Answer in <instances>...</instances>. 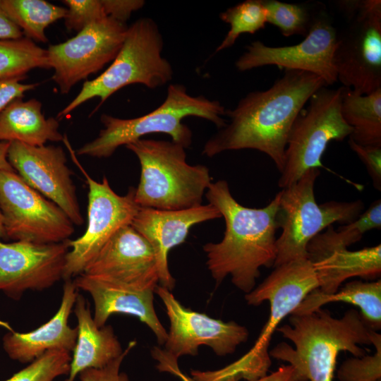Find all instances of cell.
Returning a JSON list of instances; mask_svg holds the SVG:
<instances>
[{
  "label": "cell",
  "instance_id": "14",
  "mask_svg": "<svg viewBox=\"0 0 381 381\" xmlns=\"http://www.w3.org/2000/svg\"><path fill=\"white\" fill-rule=\"evenodd\" d=\"M126 23L111 17L92 23L73 37L47 49L53 80L61 94L112 61L126 38Z\"/></svg>",
  "mask_w": 381,
  "mask_h": 381
},
{
  "label": "cell",
  "instance_id": "43",
  "mask_svg": "<svg viewBox=\"0 0 381 381\" xmlns=\"http://www.w3.org/2000/svg\"><path fill=\"white\" fill-rule=\"evenodd\" d=\"M5 236L3 217L0 210V238Z\"/></svg>",
  "mask_w": 381,
  "mask_h": 381
},
{
  "label": "cell",
  "instance_id": "26",
  "mask_svg": "<svg viewBox=\"0 0 381 381\" xmlns=\"http://www.w3.org/2000/svg\"><path fill=\"white\" fill-rule=\"evenodd\" d=\"M342 87L341 114L352 128L349 138L359 145L381 146V88L360 95Z\"/></svg>",
  "mask_w": 381,
  "mask_h": 381
},
{
  "label": "cell",
  "instance_id": "40",
  "mask_svg": "<svg viewBox=\"0 0 381 381\" xmlns=\"http://www.w3.org/2000/svg\"><path fill=\"white\" fill-rule=\"evenodd\" d=\"M250 381H306L291 365H284L270 375Z\"/></svg>",
  "mask_w": 381,
  "mask_h": 381
},
{
  "label": "cell",
  "instance_id": "24",
  "mask_svg": "<svg viewBox=\"0 0 381 381\" xmlns=\"http://www.w3.org/2000/svg\"><path fill=\"white\" fill-rule=\"evenodd\" d=\"M59 127L56 119L45 118L40 101L18 98L0 114V142L18 141L33 146L59 142L64 138Z\"/></svg>",
  "mask_w": 381,
  "mask_h": 381
},
{
  "label": "cell",
  "instance_id": "31",
  "mask_svg": "<svg viewBox=\"0 0 381 381\" xmlns=\"http://www.w3.org/2000/svg\"><path fill=\"white\" fill-rule=\"evenodd\" d=\"M267 10V23L279 29L284 37L306 35L313 23L318 3L290 4L277 0H262Z\"/></svg>",
  "mask_w": 381,
  "mask_h": 381
},
{
  "label": "cell",
  "instance_id": "28",
  "mask_svg": "<svg viewBox=\"0 0 381 381\" xmlns=\"http://www.w3.org/2000/svg\"><path fill=\"white\" fill-rule=\"evenodd\" d=\"M9 18L21 30L25 37L46 43V28L64 18L67 8L44 0H0Z\"/></svg>",
  "mask_w": 381,
  "mask_h": 381
},
{
  "label": "cell",
  "instance_id": "20",
  "mask_svg": "<svg viewBox=\"0 0 381 381\" xmlns=\"http://www.w3.org/2000/svg\"><path fill=\"white\" fill-rule=\"evenodd\" d=\"M76 288L90 294L95 306L94 321L98 327L104 326L114 313L138 318L155 334L159 345H164L167 332L154 308L153 290H138L117 285L80 274L73 281Z\"/></svg>",
  "mask_w": 381,
  "mask_h": 381
},
{
  "label": "cell",
  "instance_id": "27",
  "mask_svg": "<svg viewBox=\"0 0 381 381\" xmlns=\"http://www.w3.org/2000/svg\"><path fill=\"white\" fill-rule=\"evenodd\" d=\"M381 228L380 199L372 203L356 220L334 230L332 226L315 236L307 247V259L313 262L327 253L348 247L359 241L363 234Z\"/></svg>",
  "mask_w": 381,
  "mask_h": 381
},
{
  "label": "cell",
  "instance_id": "33",
  "mask_svg": "<svg viewBox=\"0 0 381 381\" xmlns=\"http://www.w3.org/2000/svg\"><path fill=\"white\" fill-rule=\"evenodd\" d=\"M372 345L373 355L351 357L345 360L337 373L340 381H379L381 380V335L373 332Z\"/></svg>",
  "mask_w": 381,
  "mask_h": 381
},
{
  "label": "cell",
  "instance_id": "22",
  "mask_svg": "<svg viewBox=\"0 0 381 381\" xmlns=\"http://www.w3.org/2000/svg\"><path fill=\"white\" fill-rule=\"evenodd\" d=\"M74 306L78 335L65 381H74L84 370L104 367L123 351L111 326L96 325L83 296L78 295Z\"/></svg>",
  "mask_w": 381,
  "mask_h": 381
},
{
  "label": "cell",
  "instance_id": "6",
  "mask_svg": "<svg viewBox=\"0 0 381 381\" xmlns=\"http://www.w3.org/2000/svg\"><path fill=\"white\" fill-rule=\"evenodd\" d=\"M138 157L140 177L135 201L141 207L179 210L202 205L211 183L207 167L190 165L186 147L174 141L139 139L126 145Z\"/></svg>",
  "mask_w": 381,
  "mask_h": 381
},
{
  "label": "cell",
  "instance_id": "30",
  "mask_svg": "<svg viewBox=\"0 0 381 381\" xmlns=\"http://www.w3.org/2000/svg\"><path fill=\"white\" fill-rule=\"evenodd\" d=\"M219 18L229 25L230 29L216 52L232 47L241 34H254L265 28L267 10L262 0H246L227 8Z\"/></svg>",
  "mask_w": 381,
  "mask_h": 381
},
{
  "label": "cell",
  "instance_id": "25",
  "mask_svg": "<svg viewBox=\"0 0 381 381\" xmlns=\"http://www.w3.org/2000/svg\"><path fill=\"white\" fill-rule=\"evenodd\" d=\"M343 302L356 306L367 325L376 331L381 328V281L347 282L332 294L316 289L309 293L291 314L314 312L327 303Z\"/></svg>",
  "mask_w": 381,
  "mask_h": 381
},
{
  "label": "cell",
  "instance_id": "15",
  "mask_svg": "<svg viewBox=\"0 0 381 381\" xmlns=\"http://www.w3.org/2000/svg\"><path fill=\"white\" fill-rule=\"evenodd\" d=\"M155 292L162 301L170 321L164 350L176 358L198 355V348L202 345L210 347L217 356H226L248 340L249 332L246 327L187 308L160 285Z\"/></svg>",
  "mask_w": 381,
  "mask_h": 381
},
{
  "label": "cell",
  "instance_id": "17",
  "mask_svg": "<svg viewBox=\"0 0 381 381\" xmlns=\"http://www.w3.org/2000/svg\"><path fill=\"white\" fill-rule=\"evenodd\" d=\"M82 274L138 290L155 291L159 282L152 246L131 224L110 238Z\"/></svg>",
  "mask_w": 381,
  "mask_h": 381
},
{
  "label": "cell",
  "instance_id": "13",
  "mask_svg": "<svg viewBox=\"0 0 381 381\" xmlns=\"http://www.w3.org/2000/svg\"><path fill=\"white\" fill-rule=\"evenodd\" d=\"M88 186L87 226L78 238L70 241L63 279L82 274L105 243L121 227L131 224L140 209L135 201V188L124 195L116 194L106 176L97 182L74 158Z\"/></svg>",
  "mask_w": 381,
  "mask_h": 381
},
{
  "label": "cell",
  "instance_id": "3",
  "mask_svg": "<svg viewBox=\"0 0 381 381\" xmlns=\"http://www.w3.org/2000/svg\"><path fill=\"white\" fill-rule=\"evenodd\" d=\"M289 324L277 331L293 343L281 342L270 356L288 362L306 381H333L337 358L341 351L353 356L365 355L359 345H372V329L360 313L351 309L340 318L320 308L306 314H291Z\"/></svg>",
  "mask_w": 381,
  "mask_h": 381
},
{
  "label": "cell",
  "instance_id": "44",
  "mask_svg": "<svg viewBox=\"0 0 381 381\" xmlns=\"http://www.w3.org/2000/svg\"><path fill=\"white\" fill-rule=\"evenodd\" d=\"M379 381H381V380H379Z\"/></svg>",
  "mask_w": 381,
  "mask_h": 381
},
{
  "label": "cell",
  "instance_id": "5",
  "mask_svg": "<svg viewBox=\"0 0 381 381\" xmlns=\"http://www.w3.org/2000/svg\"><path fill=\"white\" fill-rule=\"evenodd\" d=\"M226 109L219 101L202 95L192 96L183 85L170 84L164 102L148 114L128 119L103 114L100 120L104 128L95 140L83 145L76 153L91 157H109L120 146L152 133L167 134L172 141L187 148L192 143L193 134L183 123V119H204L219 129L226 123L223 118Z\"/></svg>",
  "mask_w": 381,
  "mask_h": 381
},
{
  "label": "cell",
  "instance_id": "29",
  "mask_svg": "<svg viewBox=\"0 0 381 381\" xmlns=\"http://www.w3.org/2000/svg\"><path fill=\"white\" fill-rule=\"evenodd\" d=\"M50 68L47 49L26 37L0 40V80L25 77L32 69Z\"/></svg>",
  "mask_w": 381,
  "mask_h": 381
},
{
  "label": "cell",
  "instance_id": "42",
  "mask_svg": "<svg viewBox=\"0 0 381 381\" xmlns=\"http://www.w3.org/2000/svg\"><path fill=\"white\" fill-rule=\"evenodd\" d=\"M9 145L10 142H0V170L6 171H16L11 167L7 159V154Z\"/></svg>",
  "mask_w": 381,
  "mask_h": 381
},
{
  "label": "cell",
  "instance_id": "8",
  "mask_svg": "<svg viewBox=\"0 0 381 381\" xmlns=\"http://www.w3.org/2000/svg\"><path fill=\"white\" fill-rule=\"evenodd\" d=\"M318 169L306 171L295 183L280 190L277 214L282 233L277 238V255L273 267L307 258L309 242L335 222L348 224L363 210L362 200L316 202L314 186Z\"/></svg>",
  "mask_w": 381,
  "mask_h": 381
},
{
  "label": "cell",
  "instance_id": "21",
  "mask_svg": "<svg viewBox=\"0 0 381 381\" xmlns=\"http://www.w3.org/2000/svg\"><path fill=\"white\" fill-rule=\"evenodd\" d=\"M78 289L73 282L66 280L60 307L46 323L31 332L12 331L3 338V347L13 360L31 363L47 351H73L77 340V327L72 328L68 318L77 298Z\"/></svg>",
  "mask_w": 381,
  "mask_h": 381
},
{
  "label": "cell",
  "instance_id": "10",
  "mask_svg": "<svg viewBox=\"0 0 381 381\" xmlns=\"http://www.w3.org/2000/svg\"><path fill=\"white\" fill-rule=\"evenodd\" d=\"M342 88L322 87L298 114L288 136L279 187L290 186L308 170L322 167L321 159L329 142L351 134L341 114Z\"/></svg>",
  "mask_w": 381,
  "mask_h": 381
},
{
  "label": "cell",
  "instance_id": "12",
  "mask_svg": "<svg viewBox=\"0 0 381 381\" xmlns=\"http://www.w3.org/2000/svg\"><path fill=\"white\" fill-rule=\"evenodd\" d=\"M337 31L325 6L318 3L313 23L303 41L286 47H270L260 41H254L247 46L235 66L239 71L265 66L303 71L318 75L327 86L332 85L337 81L333 65Z\"/></svg>",
  "mask_w": 381,
  "mask_h": 381
},
{
  "label": "cell",
  "instance_id": "39",
  "mask_svg": "<svg viewBox=\"0 0 381 381\" xmlns=\"http://www.w3.org/2000/svg\"><path fill=\"white\" fill-rule=\"evenodd\" d=\"M151 355L155 359L158 364L157 369L160 372L169 373L176 375L181 381H197L193 377L184 373L179 367L178 358L169 353L164 349L158 346H154L151 349Z\"/></svg>",
  "mask_w": 381,
  "mask_h": 381
},
{
  "label": "cell",
  "instance_id": "9",
  "mask_svg": "<svg viewBox=\"0 0 381 381\" xmlns=\"http://www.w3.org/2000/svg\"><path fill=\"white\" fill-rule=\"evenodd\" d=\"M346 25L337 31L333 65L337 81L360 95L381 88V1H336Z\"/></svg>",
  "mask_w": 381,
  "mask_h": 381
},
{
  "label": "cell",
  "instance_id": "36",
  "mask_svg": "<svg viewBox=\"0 0 381 381\" xmlns=\"http://www.w3.org/2000/svg\"><path fill=\"white\" fill-rule=\"evenodd\" d=\"M348 143L365 165L375 188L381 190V146L362 145L349 137Z\"/></svg>",
  "mask_w": 381,
  "mask_h": 381
},
{
  "label": "cell",
  "instance_id": "4",
  "mask_svg": "<svg viewBox=\"0 0 381 381\" xmlns=\"http://www.w3.org/2000/svg\"><path fill=\"white\" fill-rule=\"evenodd\" d=\"M318 288L311 262L298 259L282 264L263 282L245 295L250 306L268 301L270 314L253 346L243 356L217 370H192L197 381H247L267 375L272 364L270 344L280 323L299 306L304 298Z\"/></svg>",
  "mask_w": 381,
  "mask_h": 381
},
{
  "label": "cell",
  "instance_id": "7",
  "mask_svg": "<svg viewBox=\"0 0 381 381\" xmlns=\"http://www.w3.org/2000/svg\"><path fill=\"white\" fill-rule=\"evenodd\" d=\"M163 48V37L155 21L150 18L136 20L128 27L124 42L110 66L98 77L85 81L56 119L98 97L100 102L93 114L111 95L128 85L142 84L150 89L164 85L171 80L174 71L170 62L162 56Z\"/></svg>",
  "mask_w": 381,
  "mask_h": 381
},
{
  "label": "cell",
  "instance_id": "41",
  "mask_svg": "<svg viewBox=\"0 0 381 381\" xmlns=\"http://www.w3.org/2000/svg\"><path fill=\"white\" fill-rule=\"evenodd\" d=\"M22 37L23 32L6 14L0 2V40H13Z\"/></svg>",
  "mask_w": 381,
  "mask_h": 381
},
{
  "label": "cell",
  "instance_id": "19",
  "mask_svg": "<svg viewBox=\"0 0 381 381\" xmlns=\"http://www.w3.org/2000/svg\"><path fill=\"white\" fill-rule=\"evenodd\" d=\"M218 218H222L220 212L210 203L179 210L140 207L131 225L155 251L160 286L170 291L175 286L168 265L169 250L185 241L193 226Z\"/></svg>",
  "mask_w": 381,
  "mask_h": 381
},
{
  "label": "cell",
  "instance_id": "2",
  "mask_svg": "<svg viewBox=\"0 0 381 381\" xmlns=\"http://www.w3.org/2000/svg\"><path fill=\"white\" fill-rule=\"evenodd\" d=\"M205 197L225 222L222 241L203 246L207 268L217 284L231 276L233 284L248 294L260 268L274 264L280 191L264 207L251 208L234 199L226 181L219 180L210 183Z\"/></svg>",
  "mask_w": 381,
  "mask_h": 381
},
{
  "label": "cell",
  "instance_id": "34",
  "mask_svg": "<svg viewBox=\"0 0 381 381\" xmlns=\"http://www.w3.org/2000/svg\"><path fill=\"white\" fill-rule=\"evenodd\" d=\"M67 14L64 18L68 30L78 32L95 21L107 18L102 0H64Z\"/></svg>",
  "mask_w": 381,
  "mask_h": 381
},
{
  "label": "cell",
  "instance_id": "11",
  "mask_svg": "<svg viewBox=\"0 0 381 381\" xmlns=\"http://www.w3.org/2000/svg\"><path fill=\"white\" fill-rule=\"evenodd\" d=\"M0 210L5 236L15 241L60 243L75 231L66 214L16 171L0 170Z\"/></svg>",
  "mask_w": 381,
  "mask_h": 381
},
{
  "label": "cell",
  "instance_id": "1",
  "mask_svg": "<svg viewBox=\"0 0 381 381\" xmlns=\"http://www.w3.org/2000/svg\"><path fill=\"white\" fill-rule=\"evenodd\" d=\"M324 86L325 82L315 74L284 70L270 88L249 92L235 108L226 109L229 121L205 143L202 154L212 157L225 151L253 149L266 154L281 171L294 121Z\"/></svg>",
  "mask_w": 381,
  "mask_h": 381
},
{
  "label": "cell",
  "instance_id": "16",
  "mask_svg": "<svg viewBox=\"0 0 381 381\" xmlns=\"http://www.w3.org/2000/svg\"><path fill=\"white\" fill-rule=\"evenodd\" d=\"M7 159L28 186L57 205L73 224L84 223L72 171L61 147L33 146L12 141Z\"/></svg>",
  "mask_w": 381,
  "mask_h": 381
},
{
  "label": "cell",
  "instance_id": "38",
  "mask_svg": "<svg viewBox=\"0 0 381 381\" xmlns=\"http://www.w3.org/2000/svg\"><path fill=\"white\" fill-rule=\"evenodd\" d=\"M106 14L116 20L126 23L133 12L145 4L143 0H102Z\"/></svg>",
  "mask_w": 381,
  "mask_h": 381
},
{
  "label": "cell",
  "instance_id": "37",
  "mask_svg": "<svg viewBox=\"0 0 381 381\" xmlns=\"http://www.w3.org/2000/svg\"><path fill=\"white\" fill-rule=\"evenodd\" d=\"M25 77L0 80V114L13 100L23 98L26 91L35 88L39 83H22Z\"/></svg>",
  "mask_w": 381,
  "mask_h": 381
},
{
  "label": "cell",
  "instance_id": "18",
  "mask_svg": "<svg viewBox=\"0 0 381 381\" xmlns=\"http://www.w3.org/2000/svg\"><path fill=\"white\" fill-rule=\"evenodd\" d=\"M69 240L55 243L0 241V291L18 299L27 290H43L63 279Z\"/></svg>",
  "mask_w": 381,
  "mask_h": 381
},
{
  "label": "cell",
  "instance_id": "32",
  "mask_svg": "<svg viewBox=\"0 0 381 381\" xmlns=\"http://www.w3.org/2000/svg\"><path fill=\"white\" fill-rule=\"evenodd\" d=\"M71 361L68 351H47L5 381H54L68 375Z\"/></svg>",
  "mask_w": 381,
  "mask_h": 381
},
{
  "label": "cell",
  "instance_id": "35",
  "mask_svg": "<svg viewBox=\"0 0 381 381\" xmlns=\"http://www.w3.org/2000/svg\"><path fill=\"white\" fill-rule=\"evenodd\" d=\"M136 341H131L123 353L109 364L101 368H88L79 373L80 381H129L128 375L120 372L124 358L135 346Z\"/></svg>",
  "mask_w": 381,
  "mask_h": 381
},
{
  "label": "cell",
  "instance_id": "23",
  "mask_svg": "<svg viewBox=\"0 0 381 381\" xmlns=\"http://www.w3.org/2000/svg\"><path fill=\"white\" fill-rule=\"evenodd\" d=\"M311 264L318 279V289L323 293L332 294L350 278L372 279L380 277L381 245L357 250L337 249Z\"/></svg>",
  "mask_w": 381,
  "mask_h": 381
}]
</instances>
